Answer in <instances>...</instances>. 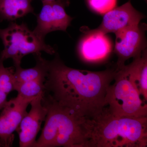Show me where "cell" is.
<instances>
[{
	"label": "cell",
	"instance_id": "6da1fadb",
	"mask_svg": "<svg viewBox=\"0 0 147 147\" xmlns=\"http://www.w3.org/2000/svg\"><path fill=\"white\" fill-rule=\"evenodd\" d=\"M117 71L116 69L92 71L71 68L56 54L48 61L45 91L77 118L90 119L105 108L107 89Z\"/></svg>",
	"mask_w": 147,
	"mask_h": 147
},
{
	"label": "cell",
	"instance_id": "30bf717a",
	"mask_svg": "<svg viewBox=\"0 0 147 147\" xmlns=\"http://www.w3.org/2000/svg\"><path fill=\"white\" fill-rule=\"evenodd\" d=\"M145 16L134 8L130 1L103 15L102 23L95 30L107 34L139 26Z\"/></svg>",
	"mask_w": 147,
	"mask_h": 147
},
{
	"label": "cell",
	"instance_id": "3957f363",
	"mask_svg": "<svg viewBox=\"0 0 147 147\" xmlns=\"http://www.w3.org/2000/svg\"><path fill=\"white\" fill-rule=\"evenodd\" d=\"M42 102L47 108V114L34 147H89L85 120L77 118L45 91Z\"/></svg>",
	"mask_w": 147,
	"mask_h": 147
},
{
	"label": "cell",
	"instance_id": "ba28073f",
	"mask_svg": "<svg viewBox=\"0 0 147 147\" xmlns=\"http://www.w3.org/2000/svg\"><path fill=\"white\" fill-rule=\"evenodd\" d=\"M144 30L139 25L115 33L116 40L114 52L118 57L117 70L122 68L129 59L136 57L146 49Z\"/></svg>",
	"mask_w": 147,
	"mask_h": 147
},
{
	"label": "cell",
	"instance_id": "9a60e30c",
	"mask_svg": "<svg viewBox=\"0 0 147 147\" xmlns=\"http://www.w3.org/2000/svg\"><path fill=\"white\" fill-rule=\"evenodd\" d=\"M45 79H37L16 84L14 90L24 97H35L40 93L45 91Z\"/></svg>",
	"mask_w": 147,
	"mask_h": 147
},
{
	"label": "cell",
	"instance_id": "7c38bea8",
	"mask_svg": "<svg viewBox=\"0 0 147 147\" xmlns=\"http://www.w3.org/2000/svg\"><path fill=\"white\" fill-rule=\"evenodd\" d=\"M129 81L137 89L143 100L147 101V53L146 49L133 58L131 63L124 67Z\"/></svg>",
	"mask_w": 147,
	"mask_h": 147
},
{
	"label": "cell",
	"instance_id": "52a82bcc",
	"mask_svg": "<svg viewBox=\"0 0 147 147\" xmlns=\"http://www.w3.org/2000/svg\"><path fill=\"white\" fill-rule=\"evenodd\" d=\"M41 11L36 16L37 25L33 31L44 39L46 35L56 31L66 32L73 18L66 12L65 5L61 0L42 1Z\"/></svg>",
	"mask_w": 147,
	"mask_h": 147
},
{
	"label": "cell",
	"instance_id": "5b68a950",
	"mask_svg": "<svg viewBox=\"0 0 147 147\" xmlns=\"http://www.w3.org/2000/svg\"><path fill=\"white\" fill-rule=\"evenodd\" d=\"M124 67L117 70L114 84L107 89L105 107L115 117H147V102L129 81Z\"/></svg>",
	"mask_w": 147,
	"mask_h": 147
},
{
	"label": "cell",
	"instance_id": "277c9868",
	"mask_svg": "<svg viewBox=\"0 0 147 147\" xmlns=\"http://www.w3.org/2000/svg\"><path fill=\"white\" fill-rule=\"evenodd\" d=\"M0 38L4 47L0 59L4 61L7 59H12L14 67L21 66L22 59L29 54L41 51L50 55L55 53L54 47L46 44L44 39L38 37L24 22L18 24L11 22L7 28H0Z\"/></svg>",
	"mask_w": 147,
	"mask_h": 147
},
{
	"label": "cell",
	"instance_id": "9c48e42d",
	"mask_svg": "<svg viewBox=\"0 0 147 147\" xmlns=\"http://www.w3.org/2000/svg\"><path fill=\"white\" fill-rule=\"evenodd\" d=\"M44 93H40L32 100L30 110L22 119L16 130L19 135L20 147H34L37 135L47 114V108L42 102Z\"/></svg>",
	"mask_w": 147,
	"mask_h": 147
},
{
	"label": "cell",
	"instance_id": "e0dca14e",
	"mask_svg": "<svg viewBox=\"0 0 147 147\" xmlns=\"http://www.w3.org/2000/svg\"><path fill=\"white\" fill-rule=\"evenodd\" d=\"M90 8L98 14L103 15L116 7L117 0H87Z\"/></svg>",
	"mask_w": 147,
	"mask_h": 147
},
{
	"label": "cell",
	"instance_id": "2e32d148",
	"mask_svg": "<svg viewBox=\"0 0 147 147\" xmlns=\"http://www.w3.org/2000/svg\"><path fill=\"white\" fill-rule=\"evenodd\" d=\"M0 59V90L8 94L15 88V67H5Z\"/></svg>",
	"mask_w": 147,
	"mask_h": 147
},
{
	"label": "cell",
	"instance_id": "5bb4252c",
	"mask_svg": "<svg viewBox=\"0 0 147 147\" xmlns=\"http://www.w3.org/2000/svg\"><path fill=\"white\" fill-rule=\"evenodd\" d=\"M36 63L34 67L22 68L21 66L15 67V87L16 84L39 79H46L48 71V61L41 57V53L33 54ZM15 89V88H14Z\"/></svg>",
	"mask_w": 147,
	"mask_h": 147
},
{
	"label": "cell",
	"instance_id": "ffe728a7",
	"mask_svg": "<svg viewBox=\"0 0 147 147\" xmlns=\"http://www.w3.org/2000/svg\"><path fill=\"white\" fill-rule=\"evenodd\" d=\"M145 1H146V0H145Z\"/></svg>",
	"mask_w": 147,
	"mask_h": 147
},
{
	"label": "cell",
	"instance_id": "8fae6325",
	"mask_svg": "<svg viewBox=\"0 0 147 147\" xmlns=\"http://www.w3.org/2000/svg\"><path fill=\"white\" fill-rule=\"evenodd\" d=\"M113 44L110 38L95 30L87 33L80 40L78 50L82 60L98 63L108 59L112 53Z\"/></svg>",
	"mask_w": 147,
	"mask_h": 147
},
{
	"label": "cell",
	"instance_id": "7a4b0ae2",
	"mask_svg": "<svg viewBox=\"0 0 147 147\" xmlns=\"http://www.w3.org/2000/svg\"><path fill=\"white\" fill-rule=\"evenodd\" d=\"M84 124L89 147H147V117H115L105 107Z\"/></svg>",
	"mask_w": 147,
	"mask_h": 147
},
{
	"label": "cell",
	"instance_id": "8992f818",
	"mask_svg": "<svg viewBox=\"0 0 147 147\" xmlns=\"http://www.w3.org/2000/svg\"><path fill=\"white\" fill-rule=\"evenodd\" d=\"M35 97H26L18 94L6 102L0 115V147L11 146L13 132L26 115L27 108Z\"/></svg>",
	"mask_w": 147,
	"mask_h": 147
},
{
	"label": "cell",
	"instance_id": "d6986e66",
	"mask_svg": "<svg viewBox=\"0 0 147 147\" xmlns=\"http://www.w3.org/2000/svg\"><path fill=\"white\" fill-rule=\"evenodd\" d=\"M42 1H57V0H42Z\"/></svg>",
	"mask_w": 147,
	"mask_h": 147
},
{
	"label": "cell",
	"instance_id": "ac0fdd59",
	"mask_svg": "<svg viewBox=\"0 0 147 147\" xmlns=\"http://www.w3.org/2000/svg\"><path fill=\"white\" fill-rule=\"evenodd\" d=\"M7 94L0 90V110H2L7 102Z\"/></svg>",
	"mask_w": 147,
	"mask_h": 147
},
{
	"label": "cell",
	"instance_id": "4fadbf2b",
	"mask_svg": "<svg viewBox=\"0 0 147 147\" xmlns=\"http://www.w3.org/2000/svg\"><path fill=\"white\" fill-rule=\"evenodd\" d=\"M32 0H0V21L13 22L30 13H34Z\"/></svg>",
	"mask_w": 147,
	"mask_h": 147
}]
</instances>
